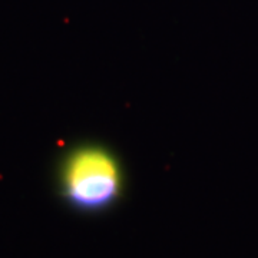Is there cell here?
Instances as JSON below:
<instances>
[{
    "instance_id": "6da1fadb",
    "label": "cell",
    "mask_w": 258,
    "mask_h": 258,
    "mask_svg": "<svg viewBox=\"0 0 258 258\" xmlns=\"http://www.w3.org/2000/svg\"><path fill=\"white\" fill-rule=\"evenodd\" d=\"M119 162L105 148L86 145L71 151L59 168V191L72 208L99 212L111 208L122 195Z\"/></svg>"
}]
</instances>
